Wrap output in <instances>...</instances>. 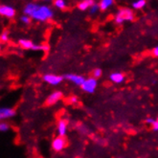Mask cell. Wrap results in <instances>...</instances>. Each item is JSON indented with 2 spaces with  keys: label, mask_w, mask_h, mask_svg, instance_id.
I'll return each instance as SVG.
<instances>
[{
  "label": "cell",
  "mask_w": 158,
  "mask_h": 158,
  "mask_svg": "<svg viewBox=\"0 0 158 158\" xmlns=\"http://www.w3.org/2000/svg\"><path fill=\"white\" fill-rule=\"evenodd\" d=\"M53 11L51 8L46 5H39L36 10L34 12V14L31 15V18L36 20V21H47L53 17Z\"/></svg>",
  "instance_id": "obj_1"
},
{
  "label": "cell",
  "mask_w": 158,
  "mask_h": 158,
  "mask_svg": "<svg viewBox=\"0 0 158 158\" xmlns=\"http://www.w3.org/2000/svg\"><path fill=\"white\" fill-rule=\"evenodd\" d=\"M134 18V14L129 9H121L115 15V22L122 24L125 21H131Z\"/></svg>",
  "instance_id": "obj_2"
},
{
  "label": "cell",
  "mask_w": 158,
  "mask_h": 158,
  "mask_svg": "<svg viewBox=\"0 0 158 158\" xmlns=\"http://www.w3.org/2000/svg\"><path fill=\"white\" fill-rule=\"evenodd\" d=\"M97 85H98L97 80L91 77L85 81V82H83L81 85V88L83 91H85L87 93H93L97 87Z\"/></svg>",
  "instance_id": "obj_3"
},
{
  "label": "cell",
  "mask_w": 158,
  "mask_h": 158,
  "mask_svg": "<svg viewBox=\"0 0 158 158\" xmlns=\"http://www.w3.org/2000/svg\"><path fill=\"white\" fill-rule=\"evenodd\" d=\"M67 142L65 140V138L63 136H58L57 138L54 139V141L52 143V147H53V150L56 152H60L62 151L64 148L66 147Z\"/></svg>",
  "instance_id": "obj_4"
},
{
  "label": "cell",
  "mask_w": 158,
  "mask_h": 158,
  "mask_svg": "<svg viewBox=\"0 0 158 158\" xmlns=\"http://www.w3.org/2000/svg\"><path fill=\"white\" fill-rule=\"evenodd\" d=\"M15 15V10L9 5H0V15L8 17V18H12Z\"/></svg>",
  "instance_id": "obj_5"
},
{
  "label": "cell",
  "mask_w": 158,
  "mask_h": 158,
  "mask_svg": "<svg viewBox=\"0 0 158 158\" xmlns=\"http://www.w3.org/2000/svg\"><path fill=\"white\" fill-rule=\"evenodd\" d=\"M62 97V93L60 91H55L52 94L49 95V97L46 99L45 101V105L46 106H53L55 105L57 102H59Z\"/></svg>",
  "instance_id": "obj_6"
},
{
  "label": "cell",
  "mask_w": 158,
  "mask_h": 158,
  "mask_svg": "<svg viewBox=\"0 0 158 158\" xmlns=\"http://www.w3.org/2000/svg\"><path fill=\"white\" fill-rule=\"evenodd\" d=\"M43 80L49 83V85H57L59 83H60L63 80L62 77L60 76H57V75H52V74H48V75H45L43 77Z\"/></svg>",
  "instance_id": "obj_7"
},
{
  "label": "cell",
  "mask_w": 158,
  "mask_h": 158,
  "mask_svg": "<svg viewBox=\"0 0 158 158\" xmlns=\"http://www.w3.org/2000/svg\"><path fill=\"white\" fill-rule=\"evenodd\" d=\"M65 78H66L67 80H69L70 81L74 82L75 85H81V86L82 85V83L85 82V79L83 78V77L78 76V75H74V74H69V75L65 76Z\"/></svg>",
  "instance_id": "obj_8"
},
{
  "label": "cell",
  "mask_w": 158,
  "mask_h": 158,
  "mask_svg": "<svg viewBox=\"0 0 158 158\" xmlns=\"http://www.w3.org/2000/svg\"><path fill=\"white\" fill-rule=\"evenodd\" d=\"M67 131V120L65 119H61L59 121L58 123V132L60 134V136H63L65 135Z\"/></svg>",
  "instance_id": "obj_9"
},
{
  "label": "cell",
  "mask_w": 158,
  "mask_h": 158,
  "mask_svg": "<svg viewBox=\"0 0 158 158\" xmlns=\"http://www.w3.org/2000/svg\"><path fill=\"white\" fill-rule=\"evenodd\" d=\"M39 7V4H36V3H34V2H30V3H28L25 7H24V14L25 15H28V16H30L34 14V12L36 10V8Z\"/></svg>",
  "instance_id": "obj_10"
},
{
  "label": "cell",
  "mask_w": 158,
  "mask_h": 158,
  "mask_svg": "<svg viewBox=\"0 0 158 158\" xmlns=\"http://www.w3.org/2000/svg\"><path fill=\"white\" fill-rule=\"evenodd\" d=\"M15 114V110L11 108H0V120L13 117Z\"/></svg>",
  "instance_id": "obj_11"
},
{
  "label": "cell",
  "mask_w": 158,
  "mask_h": 158,
  "mask_svg": "<svg viewBox=\"0 0 158 158\" xmlns=\"http://www.w3.org/2000/svg\"><path fill=\"white\" fill-rule=\"evenodd\" d=\"M94 0H83L81 3H79L78 7L80 10L81 11H85L87 9H90L93 5H94Z\"/></svg>",
  "instance_id": "obj_12"
},
{
  "label": "cell",
  "mask_w": 158,
  "mask_h": 158,
  "mask_svg": "<svg viewBox=\"0 0 158 158\" xmlns=\"http://www.w3.org/2000/svg\"><path fill=\"white\" fill-rule=\"evenodd\" d=\"M110 80L112 81L113 82H115V83H121V82L124 81L125 76L123 75L122 73L116 72V73L111 74V75H110Z\"/></svg>",
  "instance_id": "obj_13"
},
{
  "label": "cell",
  "mask_w": 158,
  "mask_h": 158,
  "mask_svg": "<svg viewBox=\"0 0 158 158\" xmlns=\"http://www.w3.org/2000/svg\"><path fill=\"white\" fill-rule=\"evenodd\" d=\"M19 45L21 46V47H23L24 49H32V50H33L34 46H35V44L29 40H19Z\"/></svg>",
  "instance_id": "obj_14"
},
{
  "label": "cell",
  "mask_w": 158,
  "mask_h": 158,
  "mask_svg": "<svg viewBox=\"0 0 158 158\" xmlns=\"http://www.w3.org/2000/svg\"><path fill=\"white\" fill-rule=\"evenodd\" d=\"M114 3V0H101L99 7L101 10H106L110 6H112Z\"/></svg>",
  "instance_id": "obj_15"
},
{
  "label": "cell",
  "mask_w": 158,
  "mask_h": 158,
  "mask_svg": "<svg viewBox=\"0 0 158 158\" xmlns=\"http://www.w3.org/2000/svg\"><path fill=\"white\" fill-rule=\"evenodd\" d=\"M54 5L57 8L63 10V9H65V7H66V2H65V0H55Z\"/></svg>",
  "instance_id": "obj_16"
},
{
  "label": "cell",
  "mask_w": 158,
  "mask_h": 158,
  "mask_svg": "<svg viewBox=\"0 0 158 158\" xmlns=\"http://www.w3.org/2000/svg\"><path fill=\"white\" fill-rule=\"evenodd\" d=\"M145 5H146V0H137V1H135L132 4V7L134 9H138V10H139V9L144 8Z\"/></svg>",
  "instance_id": "obj_17"
},
{
  "label": "cell",
  "mask_w": 158,
  "mask_h": 158,
  "mask_svg": "<svg viewBox=\"0 0 158 158\" xmlns=\"http://www.w3.org/2000/svg\"><path fill=\"white\" fill-rule=\"evenodd\" d=\"M102 74H103V71H102L100 68H97L95 70H93L92 72V78H94V79H99L101 76H102Z\"/></svg>",
  "instance_id": "obj_18"
},
{
  "label": "cell",
  "mask_w": 158,
  "mask_h": 158,
  "mask_svg": "<svg viewBox=\"0 0 158 158\" xmlns=\"http://www.w3.org/2000/svg\"><path fill=\"white\" fill-rule=\"evenodd\" d=\"M8 40H9V34H8V32H3L1 35H0V40H1V41L6 42V41H8Z\"/></svg>",
  "instance_id": "obj_19"
},
{
  "label": "cell",
  "mask_w": 158,
  "mask_h": 158,
  "mask_svg": "<svg viewBox=\"0 0 158 158\" xmlns=\"http://www.w3.org/2000/svg\"><path fill=\"white\" fill-rule=\"evenodd\" d=\"M99 9H100L99 5L94 4V5H93V6L89 9V12H90V14H91V15H94V14H96V13L99 11Z\"/></svg>",
  "instance_id": "obj_20"
},
{
  "label": "cell",
  "mask_w": 158,
  "mask_h": 158,
  "mask_svg": "<svg viewBox=\"0 0 158 158\" xmlns=\"http://www.w3.org/2000/svg\"><path fill=\"white\" fill-rule=\"evenodd\" d=\"M20 20L25 23V24H29L31 22V17L30 16H28V15H22L20 17Z\"/></svg>",
  "instance_id": "obj_21"
},
{
  "label": "cell",
  "mask_w": 158,
  "mask_h": 158,
  "mask_svg": "<svg viewBox=\"0 0 158 158\" xmlns=\"http://www.w3.org/2000/svg\"><path fill=\"white\" fill-rule=\"evenodd\" d=\"M9 129V125L6 123H1L0 124V131H7Z\"/></svg>",
  "instance_id": "obj_22"
},
{
  "label": "cell",
  "mask_w": 158,
  "mask_h": 158,
  "mask_svg": "<svg viewBox=\"0 0 158 158\" xmlns=\"http://www.w3.org/2000/svg\"><path fill=\"white\" fill-rule=\"evenodd\" d=\"M152 128L154 129V131H158V122H157L156 120L153 121L152 124Z\"/></svg>",
  "instance_id": "obj_23"
},
{
  "label": "cell",
  "mask_w": 158,
  "mask_h": 158,
  "mask_svg": "<svg viewBox=\"0 0 158 158\" xmlns=\"http://www.w3.org/2000/svg\"><path fill=\"white\" fill-rule=\"evenodd\" d=\"M152 54L153 57H158V46H157V47H155V48L152 49Z\"/></svg>",
  "instance_id": "obj_24"
},
{
  "label": "cell",
  "mask_w": 158,
  "mask_h": 158,
  "mask_svg": "<svg viewBox=\"0 0 158 158\" xmlns=\"http://www.w3.org/2000/svg\"><path fill=\"white\" fill-rule=\"evenodd\" d=\"M71 103L72 104H74V103H77V102H78V99H77V97H75V96H73L72 98H71Z\"/></svg>",
  "instance_id": "obj_25"
},
{
  "label": "cell",
  "mask_w": 158,
  "mask_h": 158,
  "mask_svg": "<svg viewBox=\"0 0 158 158\" xmlns=\"http://www.w3.org/2000/svg\"><path fill=\"white\" fill-rule=\"evenodd\" d=\"M45 1H51V0H45Z\"/></svg>",
  "instance_id": "obj_26"
},
{
  "label": "cell",
  "mask_w": 158,
  "mask_h": 158,
  "mask_svg": "<svg viewBox=\"0 0 158 158\" xmlns=\"http://www.w3.org/2000/svg\"><path fill=\"white\" fill-rule=\"evenodd\" d=\"M0 51H1V45H0Z\"/></svg>",
  "instance_id": "obj_27"
},
{
  "label": "cell",
  "mask_w": 158,
  "mask_h": 158,
  "mask_svg": "<svg viewBox=\"0 0 158 158\" xmlns=\"http://www.w3.org/2000/svg\"><path fill=\"white\" fill-rule=\"evenodd\" d=\"M156 121H157V122H158V118H157V120H156Z\"/></svg>",
  "instance_id": "obj_28"
}]
</instances>
